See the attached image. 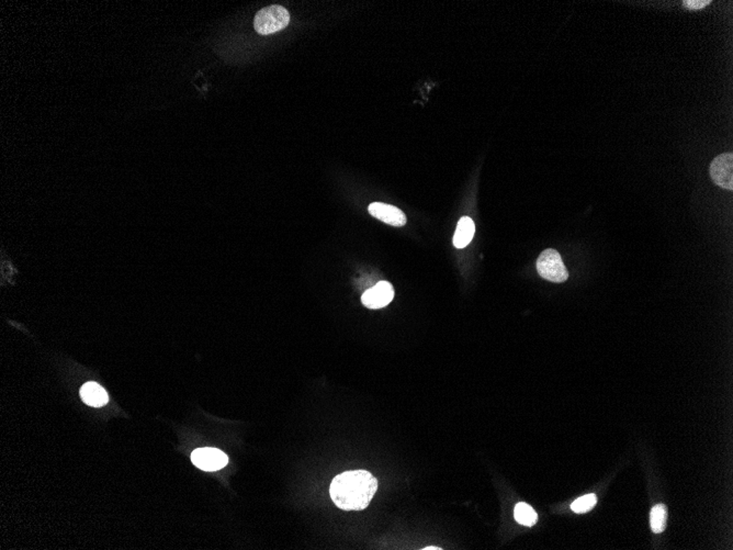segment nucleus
<instances>
[{"label": "nucleus", "mask_w": 733, "mask_h": 550, "mask_svg": "<svg viewBox=\"0 0 733 550\" xmlns=\"http://www.w3.org/2000/svg\"><path fill=\"white\" fill-rule=\"evenodd\" d=\"M378 490V480L367 470L345 471L333 479L329 495L344 511H363Z\"/></svg>", "instance_id": "obj_1"}, {"label": "nucleus", "mask_w": 733, "mask_h": 550, "mask_svg": "<svg viewBox=\"0 0 733 550\" xmlns=\"http://www.w3.org/2000/svg\"><path fill=\"white\" fill-rule=\"evenodd\" d=\"M290 23V14L283 6L266 7L255 16L254 28L261 36H268L283 30Z\"/></svg>", "instance_id": "obj_2"}, {"label": "nucleus", "mask_w": 733, "mask_h": 550, "mask_svg": "<svg viewBox=\"0 0 733 550\" xmlns=\"http://www.w3.org/2000/svg\"><path fill=\"white\" fill-rule=\"evenodd\" d=\"M537 271L543 279L556 284L565 282L569 278L567 267L563 264L561 255L554 249L543 251L537 260Z\"/></svg>", "instance_id": "obj_3"}, {"label": "nucleus", "mask_w": 733, "mask_h": 550, "mask_svg": "<svg viewBox=\"0 0 733 550\" xmlns=\"http://www.w3.org/2000/svg\"><path fill=\"white\" fill-rule=\"evenodd\" d=\"M711 179L721 188L732 190L733 189V155L732 153H723L714 158L709 167Z\"/></svg>", "instance_id": "obj_4"}, {"label": "nucleus", "mask_w": 733, "mask_h": 550, "mask_svg": "<svg viewBox=\"0 0 733 550\" xmlns=\"http://www.w3.org/2000/svg\"><path fill=\"white\" fill-rule=\"evenodd\" d=\"M191 462L205 471H216L227 466L229 458L218 448H198L191 453Z\"/></svg>", "instance_id": "obj_5"}, {"label": "nucleus", "mask_w": 733, "mask_h": 550, "mask_svg": "<svg viewBox=\"0 0 733 550\" xmlns=\"http://www.w3.org/2000/svg\"><path fill=\"white\" fill-rule=\"evenodd\" d=\"M394 298V289L390 282H380L363 293L361 302L368 309H381Z\"/></svg>", "instance_id": "obj_6"}, {"label": "nucleus", "mask_w": 733, "mask_h": 550, "mask_svg": "<svg viewBox=\"0 0 733 550\" xmlns=\"http://www.w3.org/2000/svg\"><path fill=\"white\" fill-rule=\"evenodd\" d=\"M371 216L393 227H403L407 224V216L398 208L382 202H374L368 208Z\"/></svg>", "instance_id": "obj_7"}, {"label": "nucleus", "mask_w": 733, "mask_h": 550, "mask_svg": "<svg viewBox=\"0 0 733 550\" xmlns=\"http://www.w3.org/2000/svg\"><path fill=\"white\" fill-rule=\"evenodd\" d=\"M81 398L87 405L101 408L108 403V393L100 384L87 382L81 388Z\"/></svg>", "instance_id": "obj_8"}, {"label": "nucleus", "mask_w": 733, "mask_h": 550, "mask_svg": "<svg viewBox=\"0 0 733 550\" xmlns=\"http://www.w3.org/2000/svg\"><path fill=\"white\" fill-rule=\"evenodd\" d=\"M476 232V225L472 218L469 216H462L456 225V232L454 236V245L456 249H465L468 247Z\"/></svg>", "instance_id": "obj_9"}, {"label": "nucleus", "mask_w": 733, "mask_h": 550, "mask_svg": "<svg viewBox=\"0 0 733 550\" xmlns=\"http://www.w3.org/2000/svg\"><path fill=\"white\" fill-rule=\"evenodd\" d=\"M515 518L519 524L525 526H534L538 521V515L532 508L528 504L520 502L515 508Z\"/></svg>", "instance_id": "obj_10"}, {"label": "nucleus", "mask_w": 733, "mask_h": 550, "mask_svg": "<svg viewBox=\"0 0 733 550\" xmlns=\"http://www.w3.org/2000/svg\"><path fill=\"white\" fill-rule=\"evenodd\" d=\"M667 510L662 504L653 506L651 510V528L656 534L662 533L667 527Z\"/></svg>", "instance_id": "obj_11"}, {"label": "nucleus", "mask_w": 733, "mask_h": 550, "mask_svg": "<svg viewBox=\"0 0 733 550\" xmlns=\"http://www.w3.org/2000/svg\"><path fill=\"white\" fill-rule=\"evenodd\" d=\"M597 502L595 495H587L578 498L571 504V510L576 513H587L594 508Z\"/></svg>", "instance_id": "obj_12"}, {"label": "nucleus", "mask_w": 733, "mask_h": 550, "mask_svg": "<svg viewBox=\"0 0 733 550\" xmlns=\"http://www.w3.org/2000/svg\"><path fill=\"white\" fill-rule=\"evenodd\" d=\"M683 3L686 8L692 9V10H699V9L708 6L711 1H709V0H685Z\"/></svg>", "instance_id": "obj_13"}, {"label": "nucleus", "mask_w": 733, "mask_h": 550, "mask_svg": "<svg viewBox=\"0 0 733 550\" xmlns=\"http://www.w3.org/2000/svg\"><path fill=\"white\" fill-rule=\"evenodd\" d=\"M425 549H426V550L427 549L435 550V549H440V548H437V547H427V548H425Z\"/></svg>", "instance_id": "obj_14"}]
</instances>
